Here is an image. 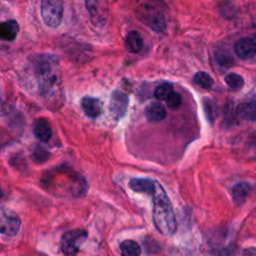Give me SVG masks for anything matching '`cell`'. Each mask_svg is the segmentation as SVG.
Wrapping results in <instances>:
<instances>
[{
    "instance_id": "obj_1",
    "label": "cell",
    "mask_w": 256,
    "mask_h": 256,
    "mask_svg": "<svg viewBox=\"0 0 256 256\" xmlns=\"http://www.w3.org/2000/svg\"><path fill=\"white\" fill-rule=\"evenodd\" d=\"M30 68L40 92L46 94L53 89L59 77V60L50 53L33 55L30 58Z\"/></svg>"
},
{
    "instance_id": "obj_2",
    "label": "cell",
    "mask_w": 256,
    "mask_h": 256,
    "mask_svg": "<svg viewBox=\"0 0 256 256\" xmlns=\"http://www.w3.org/2000/svg\"><path fill=\"white\" fill-rule=\"evenodd\" d=\"M153 223L161 234L171 236L176 232L177 223L176 217L171 205V202L162 187L156 181L155 192L153 194Z\"/></svg>"
},
{
    "instance_id": "obj_3",
    "label": "cell",
    "mask_w": 256,
    "mask_h": 256,
    "mask_svg": "<svg viewBox=\"0 0 256 256\" xmlns=\"http://www.w3.org/2000/svg\"><path fill=\"white\" fill-rule=\"evenodd\" d=\"M136 18L151 30L157 33L166 31V19L161 11L148 4H141L135 10Z\"/></svg>"
},
{
    "instance_id": "obj_4",
    "label": "cell",
    "mask_w": 256,
    "mask_h": 256,
    "mask_svg": "<svg viewBox=\"0 0 256 256\" xmlns=\"http://www.w3.org/2000/svg\"><path fill=\"white\" fill-rule=\"evenodd\" d=\"M91 24L97 29H103L108 21L109 7L107 0H84Z\"/></svg>"
},
{
    "instance_id": "obj_5",
    "label": "cell",
    "mask_w": 256,
    "mask_h": 256,
    "mask_svg": "<svg viewBox=\"0 0 256 256\" xmlns=\"http://www.w3.org/2000/svg\"><path fill=\"white\" fill-rule=\"evenodd\" d=\"M41 16L48 27H58L63 17V0H41Z\"/></svg>"
},
{
    "instance_id": "obj_6",
    "label": "cell",
    "mask_w": 256,
    "mask_h": 256,
    "mask_svg": "<svg viewBox=\"0 0 256 256\" xmlns=\"http://www.w3.org/2000/svg\"><path fill=\"white\" fill-rule=\"evenodd\" d=\"M87 239V232L83 229H73L65 232L61 238V250L66 256H74L82 243Z\"/></svg>"
},
{
    "instance_id": "obj_7",
    "label": "cell",
    "mask_w": 256,
    "mask_h": 256,
    "mask_svg": "<svg viewBox=\"0 0 256 256\" xmlns=\"http://www.w3.org/2000/svg\"><path fill=\"white\" fill-rule=\"evenodd\" d=\"M21 220L19 216L9 208H2L0 214V231L1 234L13 237L20 230Z\"/></svg>"
},
{
    "instance_id": "obj_8",
    "label": "cell",
    "mask_w": 256,
    "mask_h": 256,
    "mask_svg": "<svg viewBox=\"0 0 256 256\" xmlns=\"http://www.w3.org/2000/svg\"><path fill=\"white\" fill-rule=\"evenodd\" d=\"M234 51L240 59H251L256 55V40L251 36L241 38L235 43Z\"/></svg>"
},
{
    "instance_id": "obj_9",
    "label": "cell",
    "mask_w": 256,
    "mask_h": 256,
    "mask_svg": "<svg viewBox=\"0 0 256 256\" xmlns=\"http://www.w3.org/2000/svg\"><path fill=\"white\" fill-rule=\"evenodd\" d=\"M110 112L116 118H122L128 108V96L119 90H115L110 99Z\"/></svg>"
},
{
    "instance_id": "obj_10",
    "label": "cell",
    "mask_w": 256,
    "mask_h": 256,
    "mask_svg": "<svg viewBox=\"0 0 256 256\" xmlns=\"http://www.w3.org/2000/svg\"><path fill=\"white\" fill-rule=\"evenodd\" d=\"M81 107L84 113L90 118H96L102 112V104L100 100L91 96H85L81 99Z\"/></svg>"
},
{
    "instance_id": "obj_11",
    "label": "cell",
    "mask_w": 256,
    "mask_h": 256,
    "mask_svg": "<svg viewBox=\"0 0 256 256\" xmlns=\"http://www.w3.org/2000/svg\"><path fill=\"white\" fill-rule=\"evenodd\" d=\"M129 186L135 192H142L153 196L156 187V180L149 178H133L130 180Z\"/></svg>"
},
{
    "instance_id": "obj_12",
    "label": "cell",
    "mask_w": 256,
    "mask_h": 256,
    "mask_svg": "<svg viewBox=\"0 0 256 256\" xmlns=\"http://www.w3.org/2000/svg\"><path fill=\"white\" fill-rule=\"evenodd\" d=\"M33 133L40 141L47 142L52 136V129L45 118H38L33 123Z\"/></svg>"
},
{
    "instance_id": "obj_13",
    "label": "cell",
    "mask_w": 256,
    "mask_h": 256,
    "mask_svg": "<svg viewBox=\"0 0 256 256\" xmlns=\"http://www.w3.org/2000/svg\"><path fill=\"white\" fill-rule=\"evenodd\" d=\"M167 112L165 107L159 102L150 103L145 109V116L149 122L157 123L166 118Z\"/></svg>"
},
{
    "instance_id": "obj_14",
    "label": "cell",
    "mask_w": 256,
    "mask_h": 256,
    "mask_svg": "<svg viewBox=\"0 0 256 256\" xmlns=\"http://www.w3.org/2000/svg\"><path fill=\"white\" fill-rule=\"evenodd\" d=\"M235 115L239 119L256 121V100L240 103L235 109Z\"/></svg>"
},
{
    "instance_id": "obj_15",
    "label": "cell",
    "mask_w": 256,
    "mask_h": 256,
    "mask_svg": "<svg viewBox=\"0 0 256 256\" xmlns=\"http://www.w3.org/2000/svg\"><path fill=\"white\" fill-rule=\"evenodd\" d=\"M19 32V24L14 19H9L0 25V37L4 41H13Z\"/></svg>"
},
{
    "instance_id": "obj_16",
    "label": "cell",
    "mask_w": 256,
    "mask_h": 256,
    "mask_svg": "<svg viewBox=\"0 0 256 256\" xmlns=\"http://www.w3.org/2000/svg\"><path fill=\"white\" fill-rule=\"evenodd\" d=\"M125 47L130 53H138L143 47V38L137 31H130L125 38Z\"/></svg>"
},
{
    "instance_id": "obj_17",
    "label": "cell",
    "mask_w": 256,
    "mask_h": 256,
    "mask_svg": "<svg viewBox=\"0 0 256 256\" xmlns=\"http://www.w3.org/2000/svg\"><path fill=\"white\" fill-rule=\"evenodd\" d=\"M251 191V185L247 182L237 183L232 189V198L236 204H242Z\"/></svg>"
},
{
    "instance_id": "obj_18",
    "label": "cell",
    "mask_w": 256,
    "mask_h": 256,
    "mask_svg": "<svg viewBox=\"0 0 256 256\" xmlns=\"http://www.w3.org/2000/svg\"><path fill=\"white\" fill-rule=\"evenodd\" d=\"M214 55L217 63L222 67H231L234 63V59L226 47H217L214 51Z\"/></svg>"
},
{
    "instance_id": "obj_19",
    "label": "cell",
    "mask_w": 256,
    "mask_h": 256,
    "mask_svg": "<svg viewBox=\"0 0 256 256\" xmlns=\"http://www.w3.org/2000/svg\"><path fill=\"white\" fill-rule=\"evenodd\" d=\"M122 256H140L141 248L139 244L133 240H125L120 244Z\"/></svg>"
},
{
    "instance_id": "obj_20",
    "label": "cell",
    "mask_w": 256,
    "mask_h": 256,
    "mask_svg": "<svg viewBox=\"0 0 256 256\" xmlns=\"http://www.w3.org/2000/svg\"><path fill=\"white\" fill-rule=\"evenodd\" d=\"M193 82L203 89H210L214 84L213 78L204 71H199L195 73L193 76Z\"/></svg>"
},
{
    "instance_id": "obj_21",
    "label": "cell",
    "mask_w": 256,
    "mask_h": 256,
    "mask_svg": "<svg viewBox=\"0 0 256 256\" xmlns=\"http://www.w3.org/2000/svg\"><path fill=\"white\" fill-rule=\"evenodd\" d=\"M226 84L232 89V90H240L244 86V79L241 75L237 73H229L224 78Z\"/></svg>"
},
{
    "instance_id": "obj_22",
    "label": "cell",
    "mask_w": 256,
    "mask_h": 256,
    "mask_svg": "<svg viewBox=\"0 0 256 256\" xmlns=\"http://www.w3.org/2000/svg\"><path fill=\"white\" fill-rule=\"evenodd\" d=\"M173 92V86L171 83H163L157 86L154 90V97L158 100H166Z\"/></svg>"
},
{
    "instance_id": "obj_23",
    "label": "cell",
    "mask_w": 256,
    "mask_h": 256,
    "mask_svg": "<svg viewBox=\"0 0 256 256\" xmlns=\"http://www.w3.org/2000/svg\"><path fill=\"white\" fill-rule=\"evenodd\" d=\"M203 107L207 118L210 121H213L217 117V106L216 103L210 98L203 99Z\"/></svg>"
},
{
    "instance_id": "obj_24",
    "label": "cell",
    "mask_w": 256,
    "mask_h": 256,
    "mask_svg": "<svg viewBox=\"0 0 256 256\" xmlns=\"http://www.w3.org/2000/svg\"><path fill=\"white\" fill-rule=\"evenodd\" d=\"M32 157H33V160L35 162L43 163L48 159L49 153L46 149H44V147L37 145L32 151Z\"/></svg>"
},
{
    "instance_id": "obj_25",
    "label": "cell",
    "mask_w": 256,
    "mask_h": 256,
    "mask_svg": "<svg viewBox=\"0 0 256 256\" xmlns=\"http://www.w3.org/2000/svg\"><path fill=\"white\" fill-rule=\"evenodd\" d=\"M165 101H166V104H167L169 109L176 110V109H178L181 106L182 98H181L180 94H178V93L173 91Z\"/></svg>"
},
{
    "instance_id": "obj_26",
    "label": "cell",
    "mask_w": 256,
    "mask_h": 256,
    "mask_svg": "<svg viewBox=\"0 0 256 256\" xmlns=\"http://www.w3.org/2000/svg\"><path fill=\"white\" fill-rule=\"evenodd\" d=\"M219 11L224 17H232L235 14V6L230 1H222L219 4Z\"/></svg>"
},
{
    "instance_id": "obj_27",
    "label": "cell",
    "mask_w": 256,
    "mask_h": 256,
    "mask_svg": "<svg viewBox=\"0 0 256 256\" xmlns=\"http://www.w3.org/2000/svg\"><path fill=\"white\" fill-rule=\"evenodd\" d=\"M248 148L251 151L252 155L256 157V134H252L248 139Z\"/></svg>"
},
{
    "instance_id": "obj_28",
    "label": "cell",
    "mask_w": 256,
    "mask_h": 256,
    "mask_svg": "<svg viewBox=\"0 0 256 256\" xmlns=\"http://www.w3.org/2000/svg\"><path fill=\"white\" fill-rule=\"evenodd\" d=\"M243 256H256V247H249L243 251Z\"/></svg>"
},
{
    "instance_id": "obj_29",
    "label": "cell",
    "mask_w": 256,
    "mask_h": 256,
    "mask_svg": "<svg viewBox=\"0 0 256 256\" xmlns=\"http://www.w3.org/2000/svg\"><path fill=\"white\" fill-rule=\"evenodd\" d=\"M252 95H253V98H254V100H256V86H255V87H254V89H253Z\"/></svg>"
}]
</instances>
